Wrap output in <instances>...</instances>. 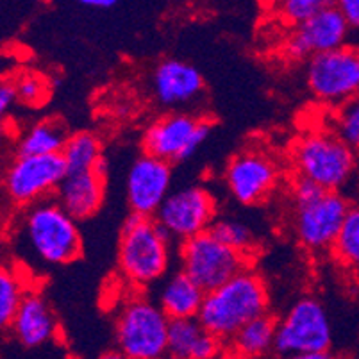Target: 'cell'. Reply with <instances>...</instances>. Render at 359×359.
<instances>
[{"instance_id": "6da1fadb", "label": "cell", "mask_w": 359, "mask_h": 359, "mask_svg": "<svg viewBox=\"0 0 359 359\" xmlns=\"http://www.w3.org/2000/svg\"><path fill=\"white\" fill-rule=\"evenodd\" d=\"M270 295L266 283L254 270H245L220 288L205 293L197 318L222 344H229L241 327L266 315Z\"/></svg>"}, {"instance_id": "7a4b0ae2", "label": "cell", "mask_w": 359, "mask_h": 359, "mask_svg": "<svg viewBox=\"0 0 359 359\" xmlns=\"http://www.w3.org/2000/svg\"><path fill=\"white\" fill-rule=\"evenodd\" d=\"M172 238L154 218L130 213L118 241V269L129 283L145 288L166 276L172 259Z\"/></svg>"}, {"instance_id": "3957f363", "label": "cell", "mask_w": 359, "mask_h": 359, "mask_svg": "<svg viewBox=\"0 0 359 359\" xmlns=\"http://www.w3.org/2000/svg\"><path fill=\"white\" fill-rule=\"evenodd\" d=\"M354 150L334 130H309L292 147V163L297 177L308 179L322 190L341 194L358 170Z\"/></svg>"}, {"instance_id": "277c9868", "label": "cell", "mask_w": 359, "mask_h": 359, "mask_svg": "<svg viewBox=\"0 0 359 359\" xmlns=\"http://www.w3.org/2000/svg\"><path fill=\"white\" fill-rule=\"evenodd\" d=\"M20 234L25 247L47 264H68L83 254V238L77 220L55 198L25 208Z\"/></svg>"}, {"instance_id": "5b68a950", "label": "cell", "mask_w": 359, "mask_h": 359, "mask_svg": "<svg viewBox=\"0 0 359 359\" xmlns=\"http://www.w3.org/2000/svg\"><path fill=\"white\" fill-rule=\"evenodd\" d=\"M170 318L147 297L126 300L115 322L116 348L129 359H158L168 352Z\"/></svg>"}, {"instance_id": "8992f818", "label": "cell", "mask_w": 359, "mask_h": 359, "mask_svg": "<svg viewBox=\"0 0 359 359\" xmlns=\"http://www.w3.org/2000/svg\"><path fill=\"white\" fill-rule=\"evenodd\" d=\"M181 270L205 293L249 270L250 257L222 243L211 231L179 245Z\"/></svg>"}, {"instance_id": "52a82bcc", "label": "cell", "mask_w": 359, "mask_h": 359, "mask_svg": "<svg viewBox=\"0 0 359 359\" xmlns=\"http://www.w3.org/2000/svg\"><path fill=\"white\" fill-rule=\"evenodd\" d=\"M332 344V327L327 309L315 297H302L293 302L277 322L276 352L280 358L295 354L329 352Z\"/></svg>"}, {"instance_id": "ba28073f", "label": "cell", "mask_w": 359, "mask_h": 359, "mask_svg": "<svg viewBox=\"0 0 359 359\" xmlns=\"http://www.w3.org/2000/svg\"><path fill=\"white\" fill-rule=\"evenodd\" d=\"M306 83L313 95L329 106L341 107L359 97V48L345 45L324 52L306 65Z\"/></svg>"}, {"instance_id": "9c48e42d", "label": "cell", "mask_w": 359, "mask_h": 359, "mask_svg": "<svg viewBox=\"0 0 359 359\" xmlns=\"http://www.w3.org/2000/svg\"><path fill=\"white\" fill-rule=\"evenodd\" d=\"M213 123L190 113H168L150 123L143 133V154L166 163H181L204 145Z\"/></svg>"}, {"instance_id": "30bf717a", "label": "cell", "mask_w": 359, "mask_h": 359, "mask_svg": "<svg viewBox=\"0 0 359 359\" xmlns=\"http://www.w3.org/2000/svg\"><path fill=\"white\" fill-rule=\"evenodd\" d=\"M154 220L172 240L182 243L211 231L217 222V198L204 186H184L166 197Z\"/></svg>"}, {"instance_id": "8fae6325", "label": "cell", "mask_w": 359, "mask_h": 359, "mask_svg": "<svg viewBox=\"0 0 359 359\" xmlns=\"http://www.w3.org/2000/svg\"><path fill=\"white\" fill-rule=\"evenodd\" d=\"M67 175L68 170L61 154L36 158L15 156L6 168L4 190L13 204L25 210L55 194Z\"/></svg>"}, {"instance_id": "7c38bea8", "label": "cell", "mask_w": 359, "mask_h": 359, "mask_svg": "<svg viewBox=\"0 0 359 359\" xmlns=\"http://www.w3.org/2000/svg\"><path fill=\"white\" fill-rule=\"evenodd\" d=\"M351 205L344 195L334 191H325L315 201L293 205L292 224L297 241L308 252L332 250Z\"/></svg>"}, {"instance_id": "4fadbf2b", "label": "cell", "mask_w": 359, "mask_h": 359, "mask_svg": "<svg viewBox=\"0 0 359 359\" xmlns=\"http://www.w3.org/2000/svg\"><path fill=\"white\" fill-rule=\"evenodd\" d=\"M224 179L234 201L243 205H254L273 191L279 181V166L272 156L252 147L229 159Z\"/></svg>"}, {"instance_id": "5bb4252c", "label": "cell", "mask_w": 359, "mask_h": 359, "mask_svg": "<svg viewBox=\"0 0 359 359\" xmlns=\"http://www.w3.org/2000/svg\"><path fill=\"white\" fill-rule=\"evenodd\" d=\"M172 165L142 154L130 165L126 181V197L130 213L156 218L172 191Z\"/></svg>"}, {"instance_id": "9a60e30c", "label": "cell", "mask_w": 359, "mask_h": 359, "mask_svg": "<svg viewBox=\"0 0 359 359\" xmlns=\"http://www.w3.org/2000/svg\"><path fill=\"white\" fill-rule=\"evenodd\" d=\"M351 27L336 2H329L308 24L300 25L285 43V54L292 60H306L345 47Z\"/></svg>"}, {"instance_id": "2e32d148", "label": "cell", "mask_w": 359, "mask_h": 359, "mask_svg": "<svg viewBox=\"0 0 359 359\" xmlns=\"http://www.w3.org/2000/svg\"><path fill=\"white\" fill-rule=\"evenodd\" d=\"M204 77L194 65L181 60H165L154 68L152 90L165 107H184L197 102L204 93Z\"/></svg>"}, {"instance_id": "e0dca14e", "label": "cell", "mask_w": 359, "mask_h": 359, "mask_svg": "<svg viewBox=\"0 0 359 359\" xmlns=\"http://www.w3.org/2000/svg\"><path fill=\"white\" fill-rule=\"evenodd\" d=\"M57 327L60 325L48 300L38 290H29L9 325L16 341L27 348L41 347L52 341L57 334Z\"/></svg>"}, {"instance_id": "ac0fdd59", "label": "cell", "mask_w": 359, "mask_h": 359, "mask_svg": "<svg viewBox=\"0 0 359 359\" xmlns=\"http://www.w3.org/2000/svg\"><path fill=\"white\" fill-rule=\"evenodd\" d=\"M57 204L75 220H86L100 210L106 195V179L97 172L68 174L55 191Z\"/></svg>"}, {"instance_id": "d6986e66", "label": "cell", "mask_w": 359, "mask_h": 359, "mask_svg": "<svg viewBox=\"0 0 359 359\" xmlns=\"http://www.w3.org/2000/svg\"><path fill=\"white\" fill-rule=\"evenodd\" d=\"M222 341L211 334L198 318L172 320L168 332V352L175 359H215Z\"/></svg>"}, {"instance_id": "ffe728a7", "label": "cell", "mask_w": 359, "mask_h": 359, "mask_svg": "<svg viewBox=\"0 0 359 359\" xmlns=\"http://www.w3.org/2000/svg\"><path fill=\"white\" fill-rule=\"evenodd\" d=\"M205 292L186 276L182 270L163 280L158 293V304L172 320L197 318L204 304Z\"/></svg>"}, {"instance_id": "44dd1931", "label": "cell", "mask_w": 359, "mask_h": 359, "mask_svg": "<svg viewBox=\"0 0 359 359\" xmlns=\"http://www.w3.org/2000/svg\"><path fill=\"white\" fill-rule=\"evenodd\" d=\"M277 322L270 313L252 320L233 336L229 344L231 354L236 359L266 358L276 348Z\"/></svg>"}, {"instance_id": "7402d4cb", "label": "cell", "mask_w": 359, "mask_h": 359, "mask_svg": "<svg viewBox=\"0 0 359 359\" xmlns=\"http://www.w3.org/2000/svg\"><path fill=\"white\" fill-rule=\"evenodd\" d=\"M68 135L67 126L60 120L48 118L34 123L16 142V154L18 158H36V156H57L63 152L67 145Z\"/></svg>"}, {"instance_id": "603a6c76", "label": "cell", "mask_w": 359, "mask_h": 359, "mask_svg": "<svg viewBox=\"0 0 359 359\" xmlns=\"http://www.w3.org/2000/svg\"><path fill=\"white\" fill-rule=\"evenodd\" d=\"M61 156L65 159L68 174L90 172L104 158L100 140L93 133H88V130L70 135Z\"/></svg>"}, {"instance_id": "cb8c5ba5", "label": "cell", "mask_w": 359, "mask_h": 359, "mask_svg": "<svg viewBox=\"0 0 359 359\" xmlns=\"http://www.w3.org/2000/svg\"><path fill=\"white\" fill-rule=\"evenodd\" d=\"M331 252L341 266L359 272V204L351 205Z\"/></svg>"}, {"instance_id": "d4e9b609", "label": "cell", "mask_w": 359, "mask_h": 359, "mask_svg": "<svg viewBox=\"0 0 359 359\" xmlns=\"http://www.w3.org/2000/svg\"><path fill=\"white\" fill-rule=\"evenodd\" d=\"M27 293L29 290L24 288L22 279L16 276L15 270L4 264L0 270V324L2 327L11 325Z\"/></svg>"}, {"instance_id": "484cf974", "label": "cell", "mask_w": 359, "mask_h": 359, "mask_svg": "<svg viewBox=\"0 0 359 359\" xmlns=\"http://www.w3.org/2000/svg\"><path fill=\"white\" fill-rule=\"evenodd\" d=\"M211 233L225 243L231 249L238 250V252L249 256L254 252L256 247V236H254L252 229L245 222L238 220V218H217V222L211 227Z\"/></svg>"}, {"instance_id": "4316f807", "label": "cell", "mask_w": 359, "mask_h": 359, "mask_svg": "<svg viewBox=\"0 0 359 359\" xmlns=\"http://www.w3.org/2000/svg\"><path fill=\"white\" fill-rule=\"evenodd\" d=\"M18 93V102L25 106H41L48 99V83L43 75L36 72H22L13 79Z\"/></svg>"}, {"instance_id": "83f0119b", "label": "cell", "mask_w": 359, "mask_h": 359, "mask_svg": "<svg viewBox=\"0 0 359 359\" xmlns=\"http://www.w3.org/2000/svg\"><path fill=\"white\" fill-rule=\"evenodd\" d=\"M332 130L359 156V97L338 107Z\"/></svg>"}, {"instance_id": "f1b7e54d", "label": "cell", "mask_w": 359, "mask_h": 359, "mask_svg": "<svg viewBox=\"0 0 359 359\" xmlns=\"http://www.w3.org/2000/svg\"><path fill=\"white\" fill-rule=\"evenodd\" d=\"M329 2L325 0H286L280 2V18L293 27H300V25L308 24L313 16L318 15L322 9L327 6Z\"/></svg>"}, {"instance_id": "f546056e", "label": "cell", "mask_w": 359, "mask_h": 359, "mask_svg": "<svg viewBox=\"0 0 359 359\" xmlns=\"http://www.w3.org/2000/svg\"><path fill=\"white\" fill-rule=\"evenodd\" d=\"M325 194V190H322L318 184L308 181V179L297 177L292 184V202L293 205L306 204V202H311L315 198H318L320 195Z\"/></svg>"}, {"instance_id": "4dcf8cb0", "label": "cell", "mask_w": 359, "mask_h": 359, "mask_svg": "<svg viewBox=\"0 0 359 359\" xmlns=\"http://www.w3.org/2000/svg\"><path fill=\"white\" fill-rule=\"evenodd\" d=\"M16 102H18V93H16L13 79H2V84H0V111H2V115H6Z\"/></svg>"}, {"instance_id": "1f68e13d", "label": "cell", "mask_w": 359, "mask_h": 359, "mask_svg": "<svg viewBox=\"0 0 359 359\" xmlns=\"http://www.w3.org/2000/svg\"><path fill=\"white\" fill-rule=\"evenodd\" d=\"M336 4H338V9L344 15L348 27L359 29V0H341Z\"/></svg>"}, {"instance_id": "d6a6232c", "label": "cell", "mask_w": 359, "mask_h": 359, "mask_svg": "<svg viewBox=\"0 0 359 359\" xmlns=\"http://www.w3.org/2000/svg\"><path fill=\"white\" fill-rule=\"evenodd\" d=\"M81 6H84V8H93V9H111V8H115L116 2L115 0H83Z\"/></svg>"}, {"instance_id": "836d02e7", "label": "cell", "mask_w": 359, "mask_h": 359, "mask_svg": "<svg viewBox=\"0 0 359 359\" xmlns=\"http://www.w3.org/2000/svg\"><path fill=\"white\" fill-rule=\"evenodd\" d=\"M283 359H334L329 352H316V354H295Z\"/></svg>"}, {"instance_id": "e575fe53", "label": "cell", "mask_w": 359, "mask_h": 359, "mask_svg": "<svg viewBox=\"0 0 359 359\" xmlns=\"http://www.w3.org/2000/svg\"><path fill=\"white\" fill-rule=\"evenodd\" d=\"M97 359H129L123 352H120L118 348H111V351L102 352Z\"/></svg>"}, {"instance_id": "d590c367", "label": "cell", "mask_w": 359, "mask_h": 359, "mask_svg": "<svg viewBox=\"0 0 359 359\" xmlns=\"http://www.w3.org/2000/svg\"><path fill=\"white\" fill-rule=\"evenodd\" d=\"M158 359H175V358H172V355L165 354V355H161V358H158Z\"/></svg>"}, {"instance_id": "8d00e7d4", "label": "cell", "mask_w": 359, "mask_h": 359, "mask_svg": "<svg viewBox=\"0 0 359 359\" xmlns=\"http://www.w3.org/2000/svg\"><path fill=\"white\" fill-rule=\"evenodd\" d=\"M334 359H352V358H347V355H339V358H334Z\"/></svg>"}, {"instance_id": "74e56055", "label": "cell", "mask_w": 359, "mask_h": 359, "mask_svg": "<svg viewBox=\"0 0 359 359\" xmlns=\"http://www.w3.org/2000/svg\"><path fill=\"white\" fill-rule=\"evenodd\" d=\"M256 359H273V358H270V355H266V358H256Z\"/></svg>"}]
</instances>
